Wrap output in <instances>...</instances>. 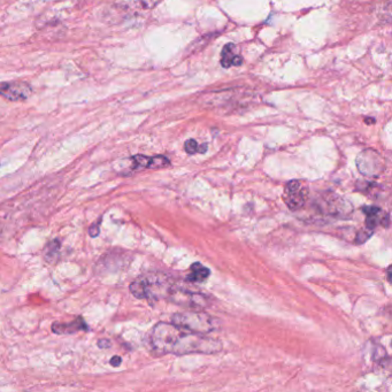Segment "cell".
<instances>
[{
	"label": "cell",
	"instance_id": "cell-8",
	"mask_svg": "<svg viewBox=\"0 0 392 392\" xmlns=\"http://www.w3.org/2000/svg\"><path fill=\"white\" fill-rule=\"evenodd\" d=\"M160 0H115V4L125 11H149L156 8Z\"/></svg>",
	"mask_w": 392,
	"mask_h": 392
},
{
	"label": "cell",
	"instance_id": "cell-10",
	"mask_svg": "<svg viewBox=\"0 0 392 392\" xmlns=\"http://www.w3.org/2000/svg\"><path fill=\"white\" fill-rule=\"evenodd\" d=\"M222 67L230 68L232 66H241L243 62L242 58L236 54L235 44L229 43L223 47L221 54Z\"/></svg>",
	"mask_w": 392,
	"mask_h": 392
},
{
	"label": "cell",
	"instance_id": "cell-2",
	"mask_svg": "<svg viewBox=\"0 0 392 392\" xmlns=\"http://www.w3.org/2000/svg\"><path fill=\"white\" fill-rule=\"evenodd\" d=\"M177 282L164 273L140 275L130 284V293L138 299L169 300Z\"/></svg>",
	"mask_w": 392,
	"mask_h": 392
},
{
	"label": "cell",
	"instance_id": "cell-14",
	"mask_svg": "<svg viewBox=\"0 0 392 392\" xmlns=\"http://www.w3.org/2000/svg\"><path fill=\"white\" fill-rule=\"evenodd\" d=\"M198 143L195 140V139H188L186 144H184V150H186V154H195L198 152Z\"/></svg>",
	"mask_w": 392,
	"mask_h": 392
},
{
	"label": "cell",
	"instance_id": "cell-17",
	"mask_svg": "<svg viewBox=\"0 0 392 392\" xmlns=\"http://www.w3.org/2000/svg\"><path fill=\"white\" fill-rule=\"evenodd\" d=\"M100 221H101V220H99V221L97 222V223H95V225H91V227H90L89 234H90V236H91V237H97V236L99 235Z\"/></svg>",
	"mask_w": 392,
	"mask_h": 392
},
{
	"label": "cell",
	"instance_id": "cell-19",
	"mask_svg": "<svg viewBox=\"0 0 392 392\" xmlns=\"http://www.w3.org/2000/svg\"><path fill=\"white\" fill-rule=\"evenodd\" d=\"M110 363H111L112 366H114V367H118V366H120V365H121L122 359L121 358H120V356H113V358H112L111 361H110Z\"/></svg>",
	"mask_w": 392,
	"mask_h": 392
},
{
	"label": "cell",
	"instance_id": "cell-20",
	"mask_svg": "<svg viewBox=\"0 0 392 392\" xmlns=\"http://www.w3.org/2000/svg\"><path fill=\"white\" fill-rule=\"evenodd\" d=\"M98 345H99L100 349H108L111 346V342L107 339H101L98 342Z\"/></svg>",
	"mask_w": 392,
	"mask_h": 392
},
{
	"label": "cell",
	"instance_id": "cell-4",
	"mask_svg": "<svg viewBox=\"0 0 392 392\" xmlns=\"http://www.w3.org/2000/svg\"><path fill=\"white\" fill-rule=\"evenodd\" d=\"M356 168L367 177H378L384 171L385 161L378 151L367 149L356 157Z\"/></svg>",
	"mask_w": 392,
	"mask_h": 392
},
{
	"label": "cell",
	"instance_id": "cell-21",
	"mask_svg": "<svg viewBox=\"0 0 392 392\" xmlns=\"http://www.w3.org/2000/svg\"><path fill=\"white\" fill-rule=\"evenodd\" d=\"M206 150H207V144H203L201 147H198V152H199V154H205V152H206Z\"/></svg>",
	"mask_w": 392,
	"mask_h": 392
},
{
	"label": "cell",
	"instance_id": "cell-15",
	"mask_svg": "<svg viewBox=\"0 0 392 392\" xmlns=\"http://www.w3.org/2000/svg\"><path fill=\"white\" fill-rule=\"evenodd\" d=\"M378 223H380V219L378 218V215H371L366 219V228L371 229V230H375Z\"/></svg>",
	"mask_w": 392,
	"mask_h": 392
},
{
	"label": "cell",
	"instance_id": "cell-13",
	"mask_svg": "<svg viewBox=\"0 0 392 392\" xmlns=\"http://www.w3.org/2000/svg\"><path fill=\"white\" fill-rule=\"evenodd\" d=\"M374 230H371V229L365 228L360 232H358L356 234V239H354V243L358 244V245H361L364 243L367 242L368 239L371 238V235H373Z\"/></svg>",
	"mask_w": 392,
	"mask_h": 392
},
{
	"label": "cell",
	"instance_id": "cell-16",
	"mask_svg": "<svg viewBox=\"0 0 392 392\" xmlns=\"http://www.w3.org/2000/svg\"><path fill=\"white\" fill-rule=\"evenodd\" d=\"M363 212L367 217H371V215H378V214L381 213V208L376 206H364L363 207Z\"/></svg>",
	"mask_w": 392,
	"mask_h": 392
},
{
	"label": "cell",
	"instance_id": "cell-7",
	"mask_svg": "<svg viewBox=\"0 0 392 392\" xmlns=\"http://www.w3.org/2000/svg\"><path fill=\"white\" fill-rule=\"evenodd\" d=\"M132 168L134 169H156V168H164L171 164V161L164 156H157V157H147V156H135L132 158Z\"/></svg>",
	"mask_w": 392,
	"mask_h": 392
},
{
	"label": "cell",
	"instance_id": "cell-1",
	"mask_svg": "<svg viewBox=\"0 0 392 392\" xmlns=\"http://www.w3.org/2000/svg\"><path fill=\"white\" fill-rule=\"evenodd\" d=\"M149 345L152 353L157 356H186L191 353L213 354L222 350V343L219 339L188 332L166 322H159L154 326L149 335Z\"/></svg>",
	"mask_w": 392,
	"mask_h": 392
},
{
	"label": "cell",
	"instance_id": "cell-6",
	"mask_svg": "<svg viewBox=\"0 0 392 392\" xmlns=\"http://www.w3.org/2000/svg\"><path fill=\"white\" fill-rule=\"evenodd\" d=\"M32 95V88L25 82L4 83L0 86V96L11 101H23Z\"/></svg>",
	"mask_w": 392,
	"mask_h": 392
},
{
	"label": "cell",
	"instance_id": "cell-5",
	"mask_svg": "<svg viewBox=\"0 0 392 392\" xmlns=\"http://www.w3.org/2000/svg\"><path fill=\"white\" fill-rule=\"evenodd\" d=\"M283 200L285 205L291 210H297L302 208L306 201V191L303 189L299 181L293 180L285 186Z\"/></svg>",
	"mask_w": 392,
	"mask_h": 392
},
{
	"label": "cell",
	"instance_id": "cell-12",
	"mask_svg": "<svg viewBox=\"0 0 392 392\" xmlns=\"http://www.w3.org/2000/svg\"><path fill=\"white\" fill-rule=\"evenodd\" d=\"M45 259L49 262H56L59 259V254H60V242L58 239H54L52 242L47 244L45 247Z\"/></svg>",
	"mask_w": 392,
	"mask_h": 392
},
{
	"label": "cell",
	"instance_id": "cell-11",
	"mask_svg": "<svg viewBox=\"0 0 392 392\" xmlns=\"http://www.w3.org/2000/svg\"><path fill=\"white\" fill-rule=\"evenodd\" d=\"M190 271L191 273L186 276V281L191 282V283H203V282L206 281L207 278H210V269L203 266L200 262H195V264L191 265Z\"/></svg>",
	"mask_w": 392,
	"mask_h": 392
},
{
	"label": "cell",
	"instance_id": "cell-9",
	"mask_svg": "<svg viewBox=\"0 0 392 392\" xmlns=\"http://www.w3.org/2000/svg\"><path fill=\"white\" fill-rule=\"evenodd\" d=\"M86 325L82 317H77L76 320L67 322V323H53L52 332L58 335H69L79 330H86Z\"/></svg>",
	"mask_w": 392,
	"mask_h": 392
},
{
	"label": "cell",
	"instance_id": "cell-3",
	"mask_svg": "<svg viewBox=\"0 0 392 392\" xmlns=\"http://www.w3.org/2000/svg\"><path fill=\"white\" fill-rule=\"evenodd\" d=\"M171 323L188 332L207 335L220 328V321L203 310H184L171 317Z\"/></svg>",
	"mask_w": 392,
	"mask_h": 392
},
{
	"label": "cell",
	"instance_id": "cell-18",
	"mask_svg": "<svg viewBox=\"0 0 392 392\" xmlns=\"http://www.w3.org/2000/svg\"><path fill=\"white\" fill-rule=\"evenodd\" d=\"M380 223H381L385 229H388L389 227H390V215L385 214L384 218L382 217V218L380 219Z\"/></svg>",
	"mask_w": 392,
	"mask_h": 392
},
{
	"label": "cell",
	"instance_id": "cell-22",
	"mask_svg": "<svg viewBox=\"0 0 392 392\" xmlns=\"http://www.w3.org/2000/svg\"><path fill=\"white\" fill-rule=\"evenodd\" d=\"M387 275H388V282L390 283V282H391V267H388Z\"/></svg>",
	"mask_w": 392,
	"mask_h": 392
}]
</instances>
